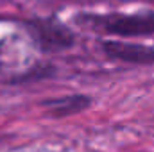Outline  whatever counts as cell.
Instances as JSON below:
<instances>
[{"label": "cell", "mask_w": 154, "mask_h": 152, "mask_svg": "<svg viewBox=\"0 0 154 152\" xmlns=\"http://www.w3.org/2000/svg\"><path fill=\"white\" fill-rule=\"evenodd\" d=\"M93 23L108 34L115 36H152L154 13L108 14L93 18Z\"/></svg>", "instance_id": "1"}, {"label": "cell", "mask_w": 154, "mask_h": 152, "mask_svg": "<svg viewBox=\"0 0 154 152\" xmlns=\"http://www.w3.org/2000/svg\"><path fill=\"white\" fill-rule=\"evenodd\" d=\"M102 50L106 56L116 61L133 63V65H152L154 47L142 43H127V41H104Z\"/></svg>", "instance_id": "2"}, {"label": "cell", "mask_w": 154, "mask_h": 152, "mask_svg": "<svg viewBox=\"0 0 154 152\" xmlns=\"http://www.w3.org/2000/svg\"><path fill=\"white\" fill-rule=\"evenodd\" d=\"M29 29L32 32L34 39L47 50H59V48H66L74 43V36L70 31H66L63 25L56 23V22H32L29 23Z\"/></svg>", "instance_id": "3"}, {"label": "cell", "mask_w": 154, "mask_h": 152, "mask_svg": "<svg viewBox=\"0 0 154 152\" xmlns=\"http://www.w3.org/2000/svg\"><path fill=\"white\" fill-rule=\"evenodd\" d=\"M88 106H90V99L84 95H72V97H63L47 102L48 113L54 116H68V114L81 113Z\"/></svg>", "instance_id": "4"}]
</instances>
